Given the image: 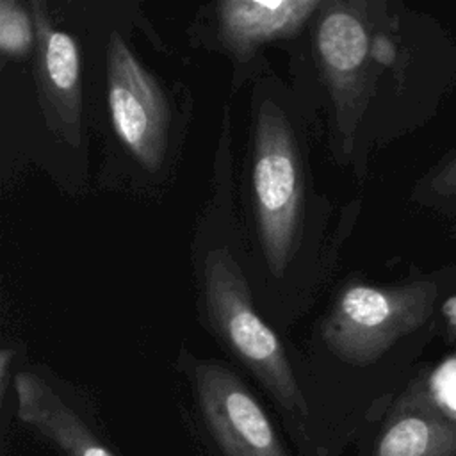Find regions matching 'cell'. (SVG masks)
Segmentation results:
<instances>
[{
	"mask_svg": "<svg viewBox=\"0 0 456 456\" xmlns=\"http://www.w3.org/2000/svg\"><path fill=\"white\" fill-rule=\"evenodd\" d=\"M12 356H14V353L11 349H2V353H0V399H2V403L5 401V394H7V387H9V369H11Z\"/></svg>",
	"mask_w": 456,
	"mask_h": 456,
	"instance_id": "13",
	"label": "cell"
},
{
	"mask_svg": "<svg viewBox=\"0 0 456 456\" xmlns=\"http://www.w3.org/2000/svg\"><path fill=\"white\" fill-rule=\"evenodd\" d=\"M322 4L315 0H228L219 4V25L224 41L239 53L258 45L290 36Z\"/></svg>",
	"mask_w": 456,
	"mask_h": 456,
	"instance_id": "9",
	"label": "cell"
},
{
	"mask_svg": "<svg viewBox=\"0 0 456 456\" xmlns=\"http://www.w3.org/2000/svg\"><path fill=\"white\" fill-rule=\"evenodd\" d=\"M436 294L431 281L394 287L351 285L333 303L321 330L322 342L342 363L367 367L424 324Z\"/></svg>",
	"mask_w": 456,
	"mask_h": 456,
	"instance_id": "3",
	"label": "cell"
},
{
	"mask_svg": "<svg viewBox=\"0 0 456 456\" xmlns=\"http://www.w3.org/2000/svg\"><path fill=\"white\" fill-rule=\"evenodd\" d=\"M358 456H456V417L415 385L395 401Z\"/></svg>",
	"mask_w": 456,
	"mask_h": 456,
	"instance_id": "7",
	"label": "cell"
},
{
	"mask_svg": "<svg viewBox=\"0 0 456 456\" xmlns=\"http://www.w3.org/2000/svg\"><path fill=\"white\" fill-rule=\"evenodd\" d=\"M251 183L260 246L271 273L281 276L301 233L303 167L294 130L271 102L256 116Z\"/></svg>",
	"mask_w": 456,
	"mask_h": 456,
	"instance_id": "2",
	"label": "cell"
},
{
	"mask_svg": "<svg viewBox=\"0 0 456 456\" xmlns=\"http://www.w3.org/2000/svg\"><path fill=\"white\" fill-rule=\"evenodd\" d=\"M36 23V71L45 109L69 141H78L82 110L80 52L68 32L55 28L45 7L32 4Z\"/></svg>",
	"mask_w": 456,
	"mask_h": 456,
	"instance_id": "8",
	"label": "cell"
},
{
	"mask_svg": "<svg viewBox=\"0 0 456 456\" xmlns=\"http://www.w3.org/2000/svg\"><path fill=\"white\" fill-rule=\"evenodd\" d=\"M107 103L123 146L146 169L160 167L167 146V103L157 80L116 32L107 45Z\"/></svg>",
	"mask_w": 456,
	"mask_h": 456,
	"instance_id": "5",
	"label": "cell"
},
{
	"mask_svg": "<svg viewBox=\"0 0 456 456\" xmlns=\"http://www.w3.org/2000/svg\"><path fill=\"white\" fill-rule=\"evenodd\" d=\"M354 5L331 4L317 27V52L330 84L342 96L354 93L374 43Z\"/></svg>",
	"mask_w": 456,
	"mask_h": 456,
	"instance_id": "10",
	"label": "cell"
},
{
	"mask_svg": "<svg viewBox=\"0 0 456 456\" xmlns=\"http://www.w3.org/2000/svg\"><path fill=\"white\" fill-rule=\"evenodd\" d=\"M444 314H445V319H447L449 326L456 331V296H452L449 301H445Z\"/></svg>",
	"mask_w": 456,
	"mask_h": 456,
	"instance_id": "14",
	"label": "cell"
},
{
	"mask_svg": "<svg viewBox=\"0 0 456 456\" xmlns=\"http://www.w3.org/2000/svg\"><path fill=\"white\" fill-rule=\"evenodd\" d=\"M16 415L59 456H119L94 411L36 370L14 376Z\"/></svg>",
	"mask_w": 456,
	"mask_h": 456,
	"instance_id": "6",
	"label": "cell"
},
{
	"mask_svg": "<svg viewBox=\"0 0 456 456\" xmlns=\"http://www.w3.org/2000/svg\"><path fill=\"white\" fill-rule=\"evenodd\" d=\"M203 278L207 315L216 335L267 392L294 449L306 456L308 403L303 381L280 337L255 310L239 264L228 251L214 249L205 258Z\"/></svg>",
	"mask_w": 456,
	"mask_h": 456,
	"instance_id": "1",
	"label": "cell"
},
{
	"mask_svg": "<svg viewBox=\"0 0 456 456\" xmlns=\"http://www.w3.org/2000/svg\"><path fill=\"white\" fill-rule=\"evenodd\" d=\"M433 189L442 194H449V196L456 194V157L452 160H449L440 169V173L435 176Z\"/></svg>",
	"mask_w": 456,
	"mask_h": 456,
	"instance_id": "12",
	"label": "cell"
},
{
	"mask_svg": "<svg viewBox=\"0 0 456 456\" xmlns=\"http://www.w3.org/2000/svg\"><path fill=\"white\" fill-rule=\"evenodd\" d=\"M196 435L210 456H292L269 413L226 365L191 360Z\"/></svg>",
	"mask_w": 456,
	"mask_h": 456,
	"instance_id": "4",
	"label": "cell"
},
{
	"mask_svg": "<svg viewBox=\"0 0 456 456\" xmlns=\"http://www.w3.org/2000/svg\"><path fill=\"white\" fill-rule=\"evenodd\" d=\"M36 50V23L25 7L12 0H0V50L5 57L23 59Z\"/></svg>",
	"mask_w": 456,
	"mask_h": 456,
	"instance_id": "11",
	"label": "cell"
}]
</instances>
